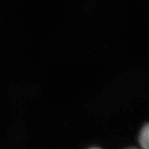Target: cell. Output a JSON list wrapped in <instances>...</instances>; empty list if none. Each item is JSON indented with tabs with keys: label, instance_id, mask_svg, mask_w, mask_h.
Masks as SVG:
<instances>
[{
	"label": "cell",
	"instance_id": "obj_2",
	"mask_svg": "<svg viewBox=\"0 0 149 149\" xmlns=\"http://www.w3.org/2000/svg\"><path fill=\"white\" fill-rule=\"evenodd\" d=\"M130 149H136V148H130Z\"/></svg>",
	"mask_w": 149,
	"mask_h": 149
},
{
	"label": "cell",
	"instance_id": "obj_1",
	"mask_svg": "<svg viewBox=\"0 0 149 149\" xmlns=\"http://www.w3.org/2000/svg\"><path fill=\"white\" fill-rule=\"evenodd\" d=\"M139 143L142 149H149V123L145 125L140 132Z\"/></svg>",
	"mask_w": 149,
	"mask_h": 149
}]
</instances>
